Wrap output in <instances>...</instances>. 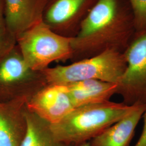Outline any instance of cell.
<instances>
[{
  "instance_id": "3957f363",
  "label": "cell",
  "mask_w": 146,
  "mask_h": 146,
  "mask_svg": "<svg viewBox=\"0 0 146 146\" xmlns=\"http://www.w3.org/2000/svg\"><path fill=\"white\" fill-rule=\"evenodd\" d=\"M127 68L123 52L110 49L67 66L49 67L42 73L48 84H66L86 80L117 84Z\"/></svg>"
},
{
  "instance_id": "ac0fdd59",
  "label": "cell",
  "mask_w": 146,
  "mask_h": 146,
  "mask_svg": "<svg viewBox=\"0 0 146 146\" xmlns=\"http://www.w3.org/2000/svg\"><path fill=\"white\" fill-rule=\"evenodd\" d=\"M81 146H90V143H89V142H86V143H84L82 145H81Z\"/></svg>"
},
{
  "instance_id": "5bb4252c",
  "label": "cell",
  "mask_w": 146,
  "mask_h": 146,
  "mask_svg": "<svg viewBox=\"0 0 146 146\" xmlns=\"http://www.w3.org/2000/svg\"><path fill=\"white\" fill-rule=\"evenodd\" d=\"M17 45V39L5 26L0 27V62L11 52Z\"/></svg>"
},
{
  "instance_id": "30bf717a",
  "label": "cell",
  "mask_w": 146,
  "mask_h": 146,
  "mask_svg": "<svg viewBox=\"0 0 146 146\" xmlns=\"http://www.w3.org/2000/svg\"><path fill=\"white\" fill-rule=\"evenodd\" d=\"M47 0H5L6 28L16 37L42 21Z\"/></svg>"
},
{
  "instance_id": "5b68a950",
  "label": "cell",
  "mask_w": 146,
  "mask_h": 146,
  "mask_svg": "<svg viewBox=\"0 0 146 146\" xmlns=\"http://www.w3.org/2000/svg\"><path fill=\"white\" fill-rule=\"evenodd\" d=\"M48 84L42 72L27 65L17 45L0 62V102L29 101Z\"/></svg>"
},
{
  "instance_id": "2e32d148",
  "label": "cell",
  "mask_w": 146,
  "mask_h": 146,
  "mask_svg": "<svg viewBox=\"0 0 146 146\" xmlns=\"http://www.w3.org/2000/svg\"><path fill=\"white\" fill-rule=\"evenodd\" d=\"M143 117L144 118V123L142 131L138 141L134 146H146V107Z\"/></svg>"
},
{
  "instance_id": "7a4b0ae2",
  "label": "cell",
  "mask_w": 146,
  "mask_h": 146,
  "mask_svg": "<svg viewBox=\"0 0 146 146\" xmlns=\"http://www.w3.org/2000/svg\"><path fill=\"white\" fill-rule=\"evenodd\" d=\"M137 106L111 101L84 105L51 125V128L63 146H81L129 114Z\"/></svg>"
},
{
  "instance_id": "4fadbf2b",
  "label": "cell",
  "mask_w": 146,
  "mask_h": 146,
  "mask_svg": "<svg viewBox=\"0 0 146 146\" xmlns=\"http://www.w3.org/2000/svg\"><path fill=\"white\" fill-rule=\"evenodd\" d=\"M27 131L20 146H63L53 134L51 124L27 107Z\"/></svg>"
},
{
  "instance_id": "52a82bcc",
  "label": "cell",
  "mask_w": 146,
  "mask_h": 146,
  "mask_svg": "<svg viewBox=\"0 0 146 146\" xmlns=\"http://www.w3.org/2000/svg\"><path fill=\"white\" fill-rule=\"evenodd\" d=\"M97 0H47L42 21L52 31L74 37Z\"/></svg>"
},
{
  "instance_id": "e0dca14e",
  "label": "cell",
  "mask_w": 146,
  "mask_h": 146,
  "mask_svg": "<svg viewBox=\"0 0 146 146\" xmlns=\"http://www.w3.org/2000/svg\"><path fill=\"white\" fill-rule=\"evenodd\" d=\"M5 0H0V27L5 26Z\"/></svg>"
},
{
  "instance_id": "8992f818",
  "label": "cell",
  "mask_w": 146,
  "mask_h": 146,
  "mask_svg": "<svg viewBox=\"0 0 146 146\" xmlns=\"http://www.w3.org/2000/svg\"><path fill=\"white\" fill-rule=\"evenodd\" d=\"M123 54L127 68L117 84L116 94L125 104L146 106V29L129 43Z\"/></svg>"
},
{
  "instance_id": "ba28073f",
  "label": "cell",
  "mask_w": 146,
  "mask_h": 146,
  "mask_svg": "<svg viewBox=\"0 0 146 146\" xmlns=\"http://www.w3.org/2000/svg\"><path fill=\"white\" fill-rule=\"evenodd\" d=\"M27 109L51 125L75 109L64 85L48 84L27 104Z\"/></svg>"
},
{
  "instance_id": "8fae6325",
  "label": "cell",
  "mask_w": 146,
  "mask_h": 146,
  "mask_svg": "<svg viewBox=\"0 0 146 146\" xmlns=\"http://www.w3.org/2000/svg\"><path fill=\"white\" fill-rule=\"evenodd\" d=\"M137 105L129 114L89 141L91 146H129L136 128L146 110Z\"/></svg>"
},
{
  "instance_id": "9c48e42d",
  "label": "cell",
  "mask_w": 146,
  "mask_h": 146,
  "mask_svg": "<svg viewBox=\"0 0 146 146\" xmlns=\"http://www.w3.org/2000/svg\"><path fill=\"white\" fill-rule=\"evenodd\" d=\"M28 100L0 102V146H20L27 131Z\"/></svg>"
},
{
  "instance_id": "7c38bea8",
  "label": "cell",
  "mask_w": 146,
  "mask_h": 146,
  "mask_svg": "<svg viewBox=\"0 0 146 146\" xmlns=\"http://www.w3.org/2000/svg\"><path fill=\"white\" fill-rule=\"evenodd\" d=\"M64 85L75 108L110 101L116 94L117 84L98 80H86Z\"/></svg>"
},
{
  "instance_id": "6da1fadb",
  "label": "cell",
  "mask_w": 146,
  "mask_h": 146,
  "mask_svg": "<svg viewBox=\"0 0 146 146\" xmlns=\"http://www.w3.org/2000/svg\"><path fill=\"white\" fill-rule=\"evenodd\" d=\"M129 21L117 0H97L72 38L74 62L107 49L123 52L131 35Z\"/></svg>"
},
{
  "instance_id": "9a60e30c",
  "label": "cell",
  "mask_w": 146,
  "mask_h": 146,
  "mask_svg": "<svg viewBox=\"0 0 146 146\" xmlns=\"http://www.w3.org/2000/svg\"><path fill=\"white\" fill-rule=\"evenodd\" d=\"M134 14L135 26L139 30L146 29V0H129Z\"/></svg>"
},
{
  "instance_id": "277c9868",
  "label": "cell",
  "mask_w": 146,
  "mask_h": 146,
  "mask_svg": "<svg viewBox=\"0 0 146 146\" xmlns=\"http://www.w3.org/2000/svg\"><path fill=\"white\" fill-rule=\"evenodd\" d=\"M72 37L52 31L43 21L18 35L17 45L27 65L42 72L54 62H66L73 55Z\"/></svg>"
}]
</instances>
